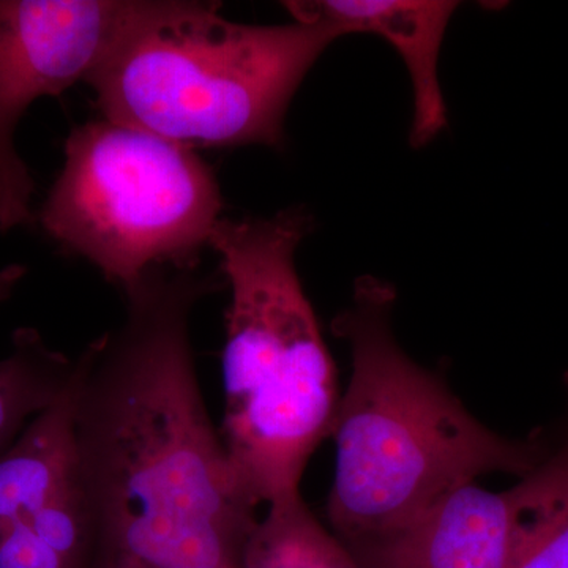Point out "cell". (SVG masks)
<instances>
[{"label":"cell","instance_id":"1","mask_svg":"<svg viewBox=\"0 0 568 568\" xmlns=\"http://www.w3.org/2000/svg\"><path fill=\"white\" fill-rule=\"evenodd\" d=\"M170 268L123 287L122 324L74 358V469L92 568H242L260 523L194 368L190 320L220 283Z\"/></svg>","mask_w":568,"mask_h":568},{"label":"cell","instance_id":"2","mask_svg":"<svg viewBox=\"0 0 568 568\" xmlns=\"http://www.w3.org/2000/svg\"><path fill=\"white\" fill-rule=\"evenodd\" d=\"M392 284L355 282L334 321L353 355L332 436V532L347 548L405 526L447 493L493 473L525 477L547 455L540 437L518 440L480 424L444 383L416 364L392 328Z\"/></svg>","mask_w":568,"mask_h":568},{"label":"cell","instance_id":"3","mask_svg":"<svg viewBox=\"0 0 568 568\" xmlns=\"http://www.w3.org/2000/svg\"><path fill=\"white\" fill-rule=\"evenodd\" d=\"M304 209L220 220L211 237L231 291L223 349L222 439L257 504L301 497L310 458L332 436L334 358L295 268L312 231Z\"/></svg>","mask_w":568,"mask_h":568},{"label":"cell","instance_id":"4","mask_svg":"<svg viewBox=\"0 0 568 568\" xmlns=\"http://www.w3.org/2000/svg\"><path fill=\"white\" fill-rule=\"evenodd\" d=\"M338 37L324 21L242 24L219 3L134 0L85 82L104 119L185 148H282L295 92Z\"/></svg>","mask_w":568,"mask_h":568},{"label":"cell","instance_id":"5","mask_svg":"<svg viewBox=\"0 0 568 568\" xmlns=\"http://www.w3.org/2000/svg\"><path fill=\"white\" fill-rule=\"evenodd\" d=\"M222 211L194 149L103 118L70 133L40 222L123 290L151 268L194 271Z\"/></svg>","mask_w":568,"mask_h":568},{"label":"cell","instance_id":"6","mask_svg":"<svg viewBox=\"0 0 568 568\" xmlns=\"http://www.w3.org/2000/svg\"><path fill=\"white\" fill-rule=\"evenodd\" d=\"M134 2L0 0V233L32 222L33 179L14 144L22 115L102 63Z\"/></svg>","mask_w":568,"mask_h":568},{"label":"cell","instance_id":"7","mask_svg":"<svg viewBox=\"0 0 568 568\" xmlns=\"http://www.w3.org/2000/svg\"><path fill=\"white\" fill-rule=\"evenodd\" d=\"M92 555V523L74 469L70 386L0 457V568H89Z\"/></svg>","mask_w":568,"mask_h":568},{"label":"cell","instance_id":"8","mask_svg":"<svg viewBox=\"0 0 568 568\" xmlns=\"http://www.w3.org/2000/svg\"><path fill=\"white\" fill-rule=\"evenodd\" d=\"M511 538L510 489L493 493L473 481L394 532L346 548L361 568H507Z\"/></svg>","mask_w":568,"mask_h":568},{"label":"cell","instance_id":"9","mask_svg":"<svg viewBox=\"0 0 568 568\" xmlns=\"http://www.w3.org/2000/svg\"><path fill=\"white\" fill-rule=\"evenodd\" d=\"M458 2L446 0H323L287 2L295 21H324L338 32L376 33L398 52L414 88L410 144L424 148L447 125V108L437 78V59Z\"/></svg>","mask_w":568,"mask_h":568},{"label":"cell","instance_id":"10","mask_svg":"<svg viewBox=\"0 0 568 568\" xmlns=\"http://www.w3.org/2000/svg\"><path fill=\"white\" fill-rule=\"evenodd\" d=\"M514 538L507 568H568V437L510 489Z\"/></svg>","mask_w":568,"mask_h":568},{"label":"cell","instance_id":"11","mask_svg":"<svg viewBox=\"0 0 568 568\" xmlns=\"http://www.w3.org/2000/svg\"><path fill=\"white\" fill-rule=\"evenodd\" d=\"M74 361L51 349L36 328H18L0 358V457L33 418L69 392Z\"/></svg>","mask_w":568,"mask_h":568},{"label":"cell","instance_id":"12","mask_svg":"<svg viewBox=\"0 0 568 568\" xmlns=\"http://www.w3.org/2000/svg\"><path fill=\"white\" fill-rule=\"evenodd\" d=\"M242 568H361L304 499L268 507L246 547Z\"/></svg>","mask_w":568,"mask_h":568},{"label":"cell","instance_id":"13","mask_svg":"<svg viewBox=\"0 0 568 568\" xmlns=\"http://www.w3.org/2000/svg\"><path fill=\"white\" fill-rule=\"evenodd\" d=\"M26 274H28V271L21 264H10L0 271V304L9 301Z\"/></svg>","mask_w":568,"mask_h":568}]
</instances>
